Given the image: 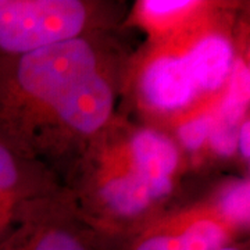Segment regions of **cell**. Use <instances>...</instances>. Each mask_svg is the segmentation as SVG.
<instances>
[{
    "label": "cell",
    "mask_w": 250,
    "mask_h": 250,
    "mask_svg": "<svg viewBox=\"0 0 250 250\" xmlns=\"http://www.w3.org/2000/svg\"><path fill=\"white\" fill-rule=\"evenodd\" d=\"M86 11L74 0H0V59L77 38Z\"/></svg>",
    "instance_id": "1"
},
{
    "label": "cell",
    "mask_w": 250,
    "mask_h": 250,
    "mask_svg": "<svg viewBox=\"0 0 250 250\" xmlns=\"http://www.w3.org/2000/svg\"><path fill=\"white\" fill-rule=\"evenodd\" d=\"M143 95L154 107L172 110L188 104L199 88L184 56L163 57L145 72Z\"/></svg>",
    "instance_id": "2"
},
{
    "label": "cell",
    "mask_w": 250,
    "mask_h": 250,
    "mask_svg": "<svg viewBox=\"0 0 250 250\" xmlns=\"http://www.w3.org/2000/svg\"><path fill=\"white\" fill-rule=\"evenodd\" d=\"M64 124L90 134L106 124L113 110V92L100 74L92 75L53 108Z\"/></svg>",
    "instance_id": "3"
},
{
    "label": "cell",
    "mask_w": 250,
    "mask_h": 250,
    "mask_svg": "<svg viewBox=\"0 0 250 250\" xmlns=\"http://www.w3.org/2000/svg\"><path fill=\"white\" fill-rule=\"evenodd\" d=\"M135 168L167 193L171 175L178 164L177 147L170 139L154 131H142L132 139Z\"/></svg>",
    "instance_id": "4"
},
{
    "label": "cell",
    "mask_w": 250,
    "mask_h": 250,
    "mask_svg": "<svg viewBox=\"0 0 250 250\" xmlns=\"http://www.w3.org/2000/svg\"><path fill=\"white\" fill-rule=\"evenodd\" d=\"M199 90H214L223 85L233 65L231 43L223 36H208L185 56Z\"/></svg>",
    "instance_id": "5"
},
{
    "label": "cell",
    "mask_w": 250,
    "mask_h": 250,
    "mask_svg": "<svg viewBox=\"0 0 250 250\" xmlns=\"http://www.w3.org/2000/svg\"><path fill=\"white\" fill-rule=\"evenodd\" d=\"M164 195H167L166 190L136 170L108 181L102 189V197L106 205L123 215L138 214L153 200Z\"/></svg>",
    "instance_id": "6"
},
{
    "label": "cell",
    "mask_w": 250,
    "mask_h": 250,
    "mask_svg": "<svg viewBox=\"0 0 250 250\" xmlns=\"http://www.w3.org/2000/svg\"><path fill=\"white\" fill-rule=\"evenodd\" d=\"M224 239L225 233L218 224L203 220L179 235L156 236L143 242L136 250H217Z\"/></svg>",
    "instance_id": "7"
},
{
    "label": "cell",
    "mask_w": 250,
    "mask_h": 250,
    "mask_svg": "<svg viewBox=\"0 0 250 250\" xmlns=\"http://www.w3.org/2000/svg\"><path fill=\"white\" fill-rule=\"evenodd\" d=\"M250 93V74L249 68L242 62L232 65L231 70V83L228 95L223 102L220 117L214 120L215 123L236 128L239 118L245 111L249 102Z\"/></svg>",
    "instance_id": "8"
},
{
    "label": "cell",
    "mask_w": 250,
    "mask_h": 250,
    "mask_svg": "<svg viewBox=\"0 0 250 250\" xmlns=\"http://www.w3.org/2000/svg\"><path fill=\"white\" fill-rule=\"evenodd\" d=\"M20 172L13 150L0 142V242L4 241L11 206L20 185Z\"/></svg>",
    "instance_id": "9"
},
{
    "label": "cell",
    "mask_w": 250,
    "mask_h": 250,
    "mask_svg": "<svg viewBox=\"0 0 250 250\" xmlns=\"http://www.w3.org/2000/svg\"><path fill=\"white\" fill-rule=\"evenodd\" d=\"M221 208L225 217L233 223L245 224L249 221L250 185L248 181L229 188L221 200Z\"/></svg>",
    "instance_id": "10"
},
{
    "label": "cell",
    "mask_w": 250,
    "mask_h": 250,
    "mask_svg": "<svg viewBox=\"0 0 250 250\" xmlns=\"http://www.w3.org/2000/svg\"><path fill=\"white\" fill-rule=\"evenodd\" d=\"M0 250H29L21 249L11 239L0 242ZM34 250H86L77 238L64 231H50L42 235L35 243Z\"/></svg>",
    "instance_id": "11"
},
{
    "label": "cell",
    "mask_w": 250,
    "mask_h": 250,
    "mask_svg": "<svg viewBox=\"0 0 250 250\" xmlns=\"http://www.w3.org/2000/svg\"><path fill=\"white\" fill-rule=\"evenodd\" d=\"M214 118L213 117H199L179 128L178 135L182 145L189 150H196L208 139Z\"/></svg>",
    "instance_id": "12"
},
{
    "label": "cell",
    "mask_w": 250,
    "mask_h": 250,
    "mask_svg": "<svg viewBox=\"0 0 250 250\" xmlns=\"http://www.w3.org/2000/svg\"><path fill=\"white\" fill-rule=\"evenodd\" d=\"M208 139H210L211 146L214 147L215 152H218L223 156H229L235 152L236 145H238L236 128L218 124L214 121Z\"/></svg>",
    "instance_id": "13"
},
{
    "label": "cell",
    "mask_w": 250,
    "mask_h": 250,
    "mask_svg": "<svg viewBox=\"0 0 250 250\" xmlns=\"http://www.w3.org/2000/svg\"><path fill=\"white\" fill-rule=\"evenodd\" d=\"M193 1L188 0H147L145 1V9L152 16H168L175 14L182 10L189 9L193 6Z\"/></svg>",
    "instance_id": "14"
},
{
    "label": "cell",
    "mask_w": 250,
    "mask_h": 250,
    "mask_svg": "<svg viewBox=\"0 0 250 250\" xmlns=\"http://www.w3.org/2000/svg\"><path fill=\"white\" fill-rule=\"evenodd\" d=\"M250 124L249 121H245L241 126V131L238 132V146L242 156L249 160L250 157Z\"/></svg>",
    "instance_id": "15"
},
{
    "label": "cell",
    "mask_w": 250,
    "mask_h": 250,
    "mask_svg": "<svg viewBox=\"0 0 250 250\" xmlns=\"http://www.w3.org/2000/svg\"><path fill=\"white\" fill-rule=\"evenodd\" d=\"M217 250H236V249H233V248H220V249H217Z\"/></svg>",
    "instance_id": "16"
}]
</instances>
